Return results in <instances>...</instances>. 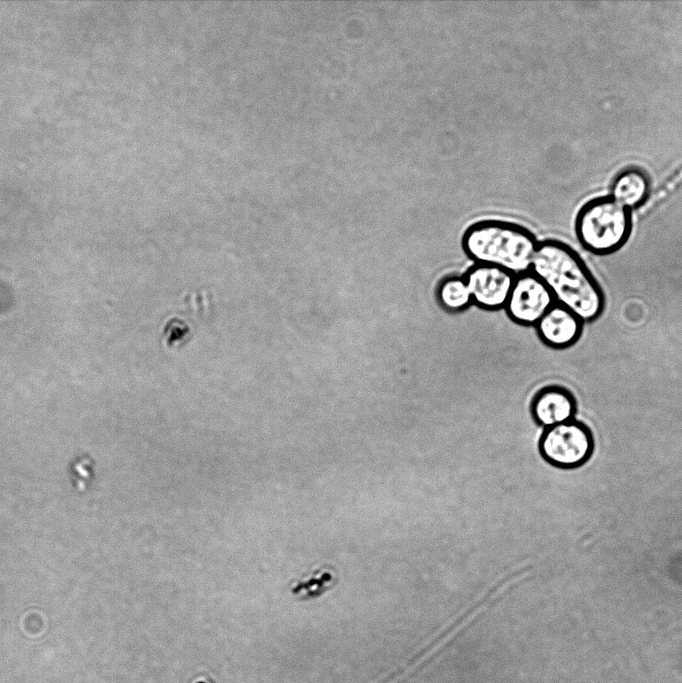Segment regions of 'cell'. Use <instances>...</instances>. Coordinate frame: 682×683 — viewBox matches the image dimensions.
Wrapping results in <instances>:
<instances>
[{
	"label": "cell",
	"mask_w": 682,
	"mask_h": 683,
	"mask_svg": "<svg viewBox=\"0 0 682 683\" xmlns=\"http://www.w3.org/2000/svg\"><path fill=\"white\" fill-rule=\"evenodd\" d=\"M531 272L551 291L556 303L583 322L597 319L604 310L602 289L580 255L558 240L539 242Z\"/></svg>",
	"instance_id": "obj_1"
},
{
	"label": "cell",
	"mask_w": 682,
	"mask_h": 683,
	"mask_svg": "<svg viewBox=\"0 0 682 683\" xmlns=\"http://www.w3.org/2000/svg\"><path fill=\"white\" fill-rule=\"evenodd\" d=\"M577 404L572 393L561 386H548L534 397L531 412L536 423L545 429L575 419Z\"/></svg>",
	"instance_id": "obj_8"
},
{
	"label": "cell",
	"mask_w": 682,
	"mask_h": 683,
	"mask_svg": "<svg viewBox=\"0 0 682 683\" xmlns=\"http://www.w3.org/2000/svg\"><path fill=\"white\" fill-rule=\"evenodd\" d=\"M538 244L526 227L500 219L477 221L462 238L464 251L477 264L497 266L515 276L531 271Z\"/></svg>",
	"instance_id": "obj_2"
},
{
	"label": "cell",
	"mask_w": 682,
	"mask_h": 683,
	"mask_svg": "<svg viewBox=\"0 0 682 683\" xmlns=\"http://www.w3.org/2000/svg\"><path fill=\"white\" fill-rule=\"evenodd\" d=\"M609 195L631 211L638 209L651 197L649 175L640 167H626L612 179Z\"/></svg>",
	"instance_id": "obj_9"
},
{
	"label": "cell",
	"mask_w": 682,
	"mask_h": 683,
	"mask_svg": "<svg viewBox=\"0 0 682 683\" xmlns=\"http://www.w3.org/2000/svg\"><path fill=\"white\" fill-rule=\"evenodd\" d=\"M682 186V165L678 167L655 191L650 200L655 202L663 200Z\"/></svg>",
	"instance_id": "obj_11"
},
{
	"label": "cell",
	"mask_w": 682,
	"mask_h": 683,
	"mask_svg": "<svg viewBox=\"0 0 682 683\" xmlns=\"http://www.w3.org/2000/svg\"><path fill=\"white\" fill-rule=\"evenodd\" d=\"M515 275L493 265L477 264L465 275L472 302L484 309L505 307Z\"/></svg>",
	"instance_id": "obj_6"
},
{
	"label": "cell",
	"mask_w": 682,
	"mask_h": 683,
	"mask_svg": "<svg viewBox=\"0 0 682 683\" xmlns=\"http://www.w3.org/2000/svg\"><path fill=\"white\" fill-rule=\"evenodd\" d=\"M594 448L592 431L576 419L545 429L539 440V452L543 459L565 470L586 464Z\"/></svg>",
	"instance_id": "obj_4"
},
{
	"label": "cell",
	"mask_w": 682,
	"mask_h": 683,
	"mask_svg": "<svg viewBox=\"0 0 682 683\" xmlns=\"http://www.w3.org/2000/svg\"><path fill=\"white\" fill-rule=\"evenodd\" d=\"M583 321L568 308L555 303L537 322L539 338L548 346L563 349L580 338Z\"/></svg>",
	"instance_id": "obj_7"
},
{
	"label": "cell",
	"mask_w": 682,
	"mask_h": 683,
	"mask_svg": "<svg viewBox=\"0 0 682 683\" xmlns=\"http://www.w3.org/2000/svg\"><path fill=\"white\" fill-rule=\"evenodd\" d=\"M574 227L586 250L607 255L619 250L629 239L633 227L632 211L610 195L597 196L580 207Z\"/></svg>",
	"instance_id": "obj_3"
},
{
	"label": "cell",
	"mask_w": 682,
	"mask_h": 683,
	"mask_svg": "<svg viewBox=\"0 0 682 683\" xmlns=\"http://www.w3.org/2000/svg\"><path fill=\"white\" fill-rule=\"evenodd\" d=\"M555 303L549 288L530 271L515 277L505 308L515 322L536 325Z\"/></svg>",
	"instance_id": "obj_5"
},
{
	"label": "cell",
	"mask_w": 682,
	"mask_h": 683,
	"mask_svg": "<svg viewBox=\"0 0 682 683\" xmlns=\"http://www.w3.org/2000/svg\"><path fill=\"white\" fill-rule=\"evenodd\" d=\"M438 299L441 305L450 311H459L472 303V297L464 277H450L438 288Z\"/></svg>",
	"instance_id": "obj_10"
}]
</instances>
